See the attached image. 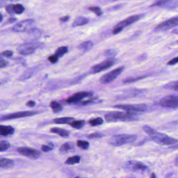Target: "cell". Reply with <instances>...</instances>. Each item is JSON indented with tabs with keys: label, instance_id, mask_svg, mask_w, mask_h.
<instances>
[{
	"label": "cell",
	"instance_id": "obj_1",
	"mask_svg": "<svg viewBox=\"0 0 178 178\" xmlns=\"http://www.w3.org/2000/svg\"><path fill=\"white\" fill-rule=\"evenodd\" d=\"M143 130L148 134L151 139L160 145H173L178 143V141L174 138H171L166 134L157 132L152 127L145 125L143 127Z\"/></svg>",
	"mask_w": 178,
	"mask_h": 178
},
{
	"label": "cell",
	"instance_id": "obj_2",
	"mask_svg": "<svg viewBox=\"0 0 178 178\" xmlns=\"http://www.w3.org/2000/svg\"><path fill=\"white\" fill-rule=\"evenodd\" d=\"M107 122H132L137 121L138 117L135 112L112 111L106 113L105 116Z\"/></svg>",
	"mask_w": 178,
	"mask_h": 178
},
{
	"label": "cell",
	"instance_id": "obj_3",
	"mask_svg": "<svg viewBox=\"0 0 178 178\" xmlns=\"http://www.w3.org/2000/svg\"><path fill=\"white\" fill-rule=\"evenodd\" d=\"M137 138L135 134H119L112 136L109 140V143L114 146H120L132 143Z\"/></svg>",
	"mask_w": 178,
	"mask_h": 178
},
{
	"label": "cell",
	"instance_id": "obj_4",
	"mask_svg": "<svg viewBox=\"0 0 178 178\" xmlns=\"http://www.w3.org/2000/svg\"><path fill=\"white\" fill-rule=\"evenodd\" d=\"M159 104L166 108L178 109V95L166 96L160 100Z\"/></svg>",
	"mask_w": 178,
	"mask_h": 178
},
{
	"label": "cell",
	"instance_id": "obj_5",
	"mask_svg": "<svg viewBox=\"0 0 178 178\" xmlns=\"http://www.w3.org/2000/svg\"><path fill=\"white\" fill-rule=\"evenodd\" d=\"M41 44L35 42H27L20 44L17 49L18 53L20 54L27 55L33 54L35 50L40 47Z\"/></svg>",
	"mask_w": 178,
	"mask_h": 178
},
{
	"label": "cell",
	"instance_id": "obj_6",
	"mask_svg": "<svg viewBox=\"0 0 178 178\" xmlns=\"http://www.w3.org/2000/svg\"><path fill=\"white\" fill-rule=\"evenodd\" d=\"M114 108L125 110L127 112H145L147 110V105L144 103L134 104V105H117L114 106Z\"/></svg>",
	"mask_w": 178,
	"mask_h": 178
},
{
	"label": "cell",
	"instance_id": "obj_7",
	"mask_svg": "<svg viewBox=\"0 0 178 178\" xmlns=\"http://www.w3.org/2000/svg\"><path fill=\"white\" fill-rule=\"evenodd\" d=\"M124 69V66H120L105 74V75L102 76L100 79V82L103 84H108L112 82V81L116 79L121 74Z\"/></svg>",
	"mask_w": 178,
	"mask_h": 178
},
{
	"label": "cell",
	"instance_id": "obj_8",
	"mask_svg": "<svg viewBox=\"0 0 178 178\" xmlns=\"http://www.w3.org/2000/svg\"><path fill=\"white\" fill-rule=\"evenodd\" d=\"M116 59L113 58H110L109 59H106V60L92 66L90 70V72L93 74L98 73L99 72L110 68L114 64H116Z\"/></svg>",
	"mask_w": 178,
	"mask_h": 178
},
{
	"label": "cell",
	"instance_id": "obj_9",
	"mask_svg": "<svg viewBox=\"0 0 178 178\" xmlns=\"http://www.w3.org/2000/svg\"><path fill=\"white\" fill-rule=\"evenodd\" d=\"M176 26H178V16L171 18L158 24V25L155 28L154 31H166Z\"/></svg>",
	"mask_w": 178,
	"mask_h": 178
},
{
	"label": "cell",
	"instance_id": "obj_10",
	"mask_svg": "<svg viewBox=\"0 0 178 178\" xmlns=\"http://www.w3.org/2000/svg\"><path fill=\"white\" fill-rule=\"evenodd\" d=\"M38 112L37 111H20V112H15L12 113L8 114L6 115H3L1 117V121H3L6 120H10L16 119L21 117H27L30 116H34Z\"/></svg>",
	"mask_w": 178,
	"mask_h": 178
},
{
	"label": "cell",
	"instance_id": "obj_11",
	"mask_svg": "<svg viewBox=\"0 0 178 178\" xmlns=\"http://www.w3.org/2000/svg\"><path fill=\"white\" fill-rule=\"evenodd\" d=\"M33 23L34 20L33 19H25L15 25L12 28V30L15 33H23L29 31L31 30L30 27Z\"/></svg>",
	"mask_w": 178,
	"mask_h": 178
},
{
	"label": "cell",
	"instance_id": "obj_12",
	"mask_svg": "<svg viewBox=\"0 0 178 178\" xmlns=\"http://www.w3.org/2000/svg\"><path fill=\"white\" fill-rule=\"evenodd\" d=\"M17 152L23 156L28 158L36 159L41 156V152L36 149L30 147H20L17 148Z\"/></svg>",
	"mask_w": 178,
	"mask_h": 178
},
{
	"label": "cell",
	"instance_id": "obj_13",
	"mask_svg": "<svg viewBox=\"0 0 178 178\" xmlns=\"http://www.w3.org/2000/svg\"><path fill=\"white\" fill-rule=\"evenodd\" d=\"M151 6H157L166 9H175L178 8V0H157Z\"/></svg>",
	"mask_w": 178,
	"mask_h": 178
},
{
	"label": "cell",
	"instance_id": "obj_14",
	"mask_svg": "<svg viewBox=\"0 0 178 178\" xmlns=\"http://www.w3.org/2000/svg\"><path fill=\"white\" fill-rule=\"evenodd\" d=\"M93 95V92L88 91H82L78 92L70 96L66 99V102L68 103H79L85 98L89 97Z\"/></svg>",
	"mask_w": 178,
	"mask_h": 178
},
{
	"label": "cell",
	"instance_id": "obj_15",
	"mask_svg": "<svg viewBox=\"0 0 178 178\" xmlns=\"http://www.w3.org/2000/svg\"><path fill=\"white\" fill-rule=\"evenodd\" d=\"M144 16V14H138V15L131 16L127 19H125L122 20L121 22L119 23L116 26L121 27L124 28L125 27H127L131 24H133L134 23L136 22L138 20H140V19L143 18Z\"/></svg>",
	"mask_w": 178,
	"mask_h": 178
},
{
	"label": "cell",
	"instance_id": "obj_16",
	"mask_svg": "<svg viewBox=\"0 0 178 178\" xmlns=\"http://www.w3.org/2000/svg\"><path fill=\"white\" fill-rule=\"evenodd\" d=\"M128 166L129 168L131 170L134 172L141 171H145L148 169V167L147 166L145 165V164L142 163L141 162H138V161H129L128 162Z\"/></svg>",
	"mask_w": 178,
	"mask_h": 178
},
{
	"label": "cell",
	"instance_id": "obj_17",
	"mask_svg": "<svg viewBox=\"0 0 178 178\" xmlns=\"http://www.w3.org/2000/svg\"><path fill=\"white\" fill-rule=\"evenodd\" d=\"M15 129L13 127L9 125H3L0 126V134L1 136H8L14 134Z\"/></svg>",
	"mask_w": 178,
	"mask_h": 178
},
{
	"label": "cell",
	"instance_id": "obj_18",
	"mask_svg": "<svg viewBox=\"0 0 178 178\" xmlns=\"http://www.w3.org/2000/svg\"><path fill=\"white\" fill-rule=\"evenodd\" d=\"M50 132L52 133L58 134L62 138H68L70 135V132L68 131L59 127H53L50 129Z\"/></svg>",
	"mask_w": 178,
	"mask_h": 178
},
{
	"label": "cell",
	"instance_id": "obj_19",
	"mask_svg": "<svg viewBox=\"0 0 178 178\" xmlns=\"http://www.w3.org/2000/svg\"><path fill=\"white\" fill-rule=\"evenodd\" d=\"M89 22L88 19L85 17H78L74 20L72 24L73 27H76L78 26H83L87 24Z\"/></svg>",
	"mask_w": 178,
	"mask_h": 178
},
{
	"label": "cell",
	"instance_id": "obj_20",
	"mask_svg": "<svg viewBox=\"0 0 178 178\" xmlns=\"http://www.w3.org/2000/svg\"><path fill=\"white\" fill-rule=\"evenodd\" d=\"M74 119L72 117H63L55 118L53 119V122L59 124H68L73 121Z\"/></svg>",
	"mask_w": 178,
	"mask_h": 178
},
{
	"label": "cell",
	"instance_id": "obj_21",
	"mask_svg": "<svg viewBox=\"0 0 178 178\" xmlns=\"http://www.w3.org/2000/svg\"><path fill=\"white\" fill-rule=\"evenodd\" d=\"M14 166L13 160L8 158H1L0 160V167L3 168H11Z\"/></svg>",
	"mask_w": 178,
	"mask_h": 178
},
{
	"label": "cell",
	"instance_id": "obj_22",
	"mask_svg": "<svg viewBox=\"0 0 178 178\" xmlns=\"http://www.w3.org/2000/svg\"><path fill=\"white\" fill-rule=\"evenodd\" d=\"M50 106L51 107L53 113H57L60 112L63 109L62 105L56 101H52L50 103Z\"/></svg>",
	"mask_w": 178,
	"mask_h": 178
},
{
	"label": "cell",
	"instance_id": "obj_23",
	"mask_svg": "<svg viewBox=\"0 0 178 178\" xmlns=\"http://www.w3.org/2000/svg\"><path fill=\"white\" fill-rule=\"evenodd\" d=\"M80 161H81V157L76 155V156L70 157L69 158H68L65 162V164L68 165H73L75 164L79 163Z\"/></svg>",
	"mask_w": 178,
	"mask_h": 178
},
{
	"label": "cell",
	"instance_id": "obj_24",
	"mask_svg": "<svg viewBox=\"0 0 178 178\" xmlns=\"http://www.w3.org/2000/svg\"><path fill=\"white\" fill-rule=\"evenodd\" d=\"M74 148V144L71 142H68L62 145L59 151L62 153L68 152Z\"/></svg>",
	"mask_w": 178,
	"mask_h": 178
},
{
	"label": "cell",
	"instance_id": "obj_25",
	"mask_svg": "<svg viewBox=\"0 0 178 178\" xmlns=\"http://www.w3.org/2000/svg\"><path fill=\"white\" fill-rule=\"evenodd\" d=\"M163 88L167 90H173L178 92V81H173L164 85Z\"/></svg>",
	"mask_w": 178,
	"mask_h": 178
},
{
	"label": "cell",
	"instance_id": "obj_26",
	"mask_svg": "<svg viewBox=\"0 0 178 178\" xmlns=\"http://www.w3.org/2000/svg\"><path fill=\"white\" fill-rule=\"evenodd\" d=\"M103 120L101 117H96L94 119H92L88 121L89 124L92 127H96L98 125H102L103 123Z\"/></svg>",
	"mask_w": 178,
	"mask_h": 178
},
{
	"label": "cell",
	"instance_id": "obj_27",
	"mask_svg": "<svg viewBox=\"0 0 178 178\" xmlns=\"http://www.w3.org/2000/svg\"><path fill=\"white\" fill-rule=\"evenodd\" d=\"M70 124L74 129H80L84 126L85 121L84 120H73Z\"/></svg>",
	"mask_w": 178,
	"mask_h": 178
},
{
	"label": "cell",
	"instance_id": "obj_28",
	"mask_svg": "<svg viewBox=\"0 0 178 178\" xmlns=\"http://www.w3.org/2000/svg\"><path fill=\"white\" fill-rule=\"evenodd\" d=\"M92 47H93L92 42L90 41H87L79 44V49L82 50L84 51H88L90 49H92Z\"/></svg>",
	"mask_w": 178,
	"mask_h": 178
},
{
	"label": "cell",
	"instance_id": "obj_29",
	"mask_svg": "<svg viewBox=\"0 0 178 178\" xmlns=\"http://www.w3.org/2000/svg\"><path fill=\"white\" fill-rule=\"evenodd\" d=\"M68 51V48L65 46H62L57 49L55 51V54L57 57L61 58L63 55H65Z\"/></svg>",
	"mask_w": 178,
	"mask_h": 178
},
{
	"label": "cell",
	"instance_id": "obj_30",
	"mask_svg": "<svg viewBox=\"0 0 178 178\" xmlns=\"http://www.w3.org/2000/svg\"><path fill=\"white\" fill-rule=\"evenodd\" d=\"M146 76H141L136 77H128L126 79L123 80V82L124 84H130V83H134L135 82L140 81L141 79H144Z\"/></svg>",
	"mask_w": 178,
	"mask_h": 178
},
{
	"label": "cell",
	"instance_id": "obj_31",
	"mask_svg": "<svg viewBox=\"0 0 178 178\" xmlns=\"http://www.w3.org/2000/svg\"><path fill=\"white\" fill-rule=\"evenodd\" d=\"M76 145L77 147L83 150H87L89 147V143L88 141L83 140H78L76 141Z\"/></svg>",
	"mask_w": 178,
	"mask_h": 178
},
{
	"label": "cell",
	"instance_id": "obj_32",
	"mask_svg": "<svg viewBox=\"0 0 178 178\" xmlns=\"http://www.w3.org/2000/svg\"><path fill=\"white\" fill-rule=\"evenodd\" d=\"M13 11L17 14H21L25 11V8L21 4H17L13 5Z\"/></svg>",
	"mask_w": 178,
	"mask_h": 178
},
{
	"label": "cell",
	"instance_id": "obj_33",
	"mask_svg": "<svg viewBox=\"0 0 178 178\" xmlns=\"http://www.w3.org/2000/svg\"><path fill=\"white\" fill-rule=\"evenodd\" d=\"M11 146L9 142L5 140H2L0 142V151L1 152L7 151Z\"/></svg>",
	"mask_w": 178,
	"mask_h": 178
},
{
	"label": "cell",
	"instance_id": "obj_34",
	"mask_svg": "<svg viewBox=\"0 0 178 178\" xmlns=\"http://www.w3.org/2000/svg\"><path fill=\"white\" fill-rule=\"evenodd\" d=\"M88 10L92 12L98 16H101L103 14L101 9L98 6H92V7L88 8Z\"/></svg>",
	"mask_w": 178,
	"mask_h": 178
},
{
	"label": "cell",
	"instance_id": "obj_35",
	"mask_svg": "<svg viewBox=\"0 0 178 178\" xmlns=\"http://www.w3.org/2000/svg\"><path fill=\"white\" fill-rule=\"evenodd\" d=\"M117 51L115 49L107 50L105 52V54L106 57L113 58L117 54Z\"/></svg>",
	"mask_w": 178,
	"mask_h": 178
},
{
	"label": "cell",
	"instance_id": "obj_36",
	"mask_svg": "<svg viewBox=\"0 0 178 178\" xmlns=\"http://www.w3.org/2000/svg\"><path fill=\"white\" fill-rule=\"evenodd\" d=\"M103 136V134H101L100 133L95 132L88 135V138L89 139H96L102 138Z\"/></svg>",
	"mask_w": 178,
	"mask_h": 178
},
{
	"label": "cell",
	"instance_id": "obj_37",
	"mask_svg": "<svg viewBox=\"0 0 178 178\" xmlns=\"http://www.w3.org/2000/svg\"><path fill=\"white\" fill-rule=\"evenodd\" d=\"M58 59H59V57H57L55 54L53 55H50L48 57V61L52 64H54L55 63H57L58 61Z\"/></svg>",
	"mask_w": 178,
	"mask_h": 178
},
{
	"label": "cell",
	"instance_id": "obj_38",
	"mask_svg": "<svg viewBox=\"0 0 178 178\" xmlns=\"http://www.w3.org/2000/svg\"><path fill=\"white\" fill-rule=\"evenodd\" d=\"M53 147V145H43L42 146H41V150H42V152H50V151L52 150Z\"/></svg>",
	"mask_w": 178,
	"mask_h": 178
},
{
	"label": "cell",
	"instance_id": "obj_39",
	"mask_svg": "<svg viewBox=\"0 0 178 178\" xmlns=\"http://www.w3.org/2000/svg\"><path fill=\"white\" fill-rule=\"evenodd\" d=\"M96 100H97V98H94L92 99H88L85 101H82V103H80V105L82 106H86V105H89V104H91L92 103H94L95 102Z\"/></svg>",
	"mask_w": 178,
	"mask_h": 178
},
{
	"label": "cell",
	"instance_id": "obj_40",
	"mask_svg": "<svg viewBox=\"0 0 178 178\" xmlns=\"http://www.w3.org/2000/svg\"><path fill=\"white\" fill-rule=\"evenodd\" d=\"M13 52L11 50H6V51L2 52L1 55V56L6 57V58H10L13 55Z\"/></svg>",
	"mask_w": 178,
	"mask_h": 178
},
{
	"label": "cell",
	"instance_id": "obj_41",
	"mask_svg": "<svg viewBox=\"0 0 178 178\" xmlns=\"http://www.w3.org/2000/svg\"><path fill=\"white\" fill-rule=\"evenodd\" d=\"M13 4H9V5H8L5 7L6 11L11 15L14 14V12L13 11Z\"/></svg>",
	"mask_w": 178,
	"mask_h": 178
},
{
	"label": "cell",
	"instance_id": "obj_42",
	"mask_svg": "<svg viewBox=\"0 0 178 178\" xmlns=\"http://www.w3.org/2000/svg\"><path fill=\"white\" fill-rule=\"evenodd\" d=\"M178 63V57H176L170 60V61H168L167 63V65H174Z\"/></svg>",
	"mask_w": 178,
	"mask_h": 178
},
{
	"label": "cell",
	"instance_id": "obj_43",
	"mask_svg": "<svg viewBox=\"0 0 178 178\" xmlns=\"http://www.w3.org/2000/svg\"><path fill=\"white\" fill-rule=\"evenodd\" d=\"M123 28L121 27H119V26H116V27L114 28V30L112 31V33L113 35H117L118 33H120V32H121L123 30Z\"/></svg>",
	"mask_w": 178,
	"mask_h": 178
},
{
	"label": "cell",
	"instance_id": "obj_44",
	"mask_svg": "<svg viewBox=\"0 0 178 178\" xmlns=\"http://www.w3.org/2000/svg\"><path fill=\"white\" fill-rule=\"evenodd\" d=\"M9 65V62L8 61H6L5 60L3 59H1V62H0V66H1V68H5L6 66H8Z\"/></svg>",
	"mask_w": 178,
	"mask_h": 178
},
{
	"label": "cell",
	"instance_id": "obj_45",
	"mask_svg": "<svg viewBox=\"0 0 178 178\" xmlns=\"http://www.w3.org/2000/svg\"><path fill=\"white\" fill-rule=\"evenodd\" d=\"M17 19H15L14 17H11V18H9V19H8L6 22L4 24H3V25H8V24H12L13 23L15 22L16 21Z\"/></svg>",
	"mask_w": 178,
	"mask_h": 178
},
{
	"label": "cell",
	"instance_id": "obj_46",
	"mask_svg": "<svg viewBox=\"0 0 178 178\" xmlns=\"http://www.w3.org/2000/svg\"><path fill=\"white\" fill-rule=\"evenodd\" d=\"M26 105L29 107H33L36 105V102L33 100H30L26 103Z\"/></svg>",
	"mask_w": 178,
	"mask_h": 178
},
{
	"label": "cell",
	"instance_id": "obj_47",
	"mask_svg": "<svg viewBox=\"0 0 178 178\" xmlns=\"http://www.w3.org/2000/svg\"><path fill=\"white\" fill-rule=\"evenodd\" d=\"M70 19V16H65L63 17L60 19V21H61L62 22H66L68 19Z\"/></svg>",
	"mask_w": 178,
	"mask_h": 178
},
{
	"label": "cell",
	"instance_id": "obj_48",
	"mask_svg": "<svg viewBox=\"0 0 178 178\" xmlns=\"http://www.w3.org/2000/svg\"><path fill=\"white\" fill-rule=\"evenodd\" d=\"M174 163L176 167H178V156H176V158L174 160Z\"/></svg>",
	"mask_w": 178,
	"mask_h": 178
},
{
	"label": "cell",
	"instance_id": "obj_49",
	"mask_svg": "<svg viewBox=\"0 0 178 178\" xmlns=\"http://www.w3.org/2000/svg\"><path fill=\"white\" fill-rule=\"evenodd\" d=\"M5 1H9V2H17V1H19L20 0H5Z\"/></svg>",
	"mask_w": 178,
	"mask_h": 178
},
{
	"label": "cell",
	"instance_id": "obj_50",
	"mask_svg": "<svg viewBox=\"0 0 178 178\" xmlns=\"http://www.w3.org/2000/svg\"><path fill=\"white\" fill-rule=\"evenodd\" d=\"M150 177H151V178H156V176L155 175L154 173H152V174H151Z\"/></svg>",
	"mask_w": 178,
	"mask_h": 178
},
{
	"label": "cell",
	"instance_id": "obj_51",
	"mask_svg": "<svg viewBox=\"0 0 178 178\" xmlns=\"http://www.w3.org/2000/svg\"><path fill=\"white\" fill-rule=\"evenodd\" d=\"M2 19H3V15L2 14H1V22H2Z\"/></svg>",
	"mask_w": 178,
	"mask_h": 178
},
{
	"label": "cell",
	"instance_id": "obj_52",
	"mask_svg": "<svg viewBox=\"0 0 178 178\" xmlns=\"http://www.w3.org/2000/svg\"><path fill=\"white\" fill-rule=\"evenodd\" d=\"M112 1H117V0H112Z\"/></svg>",
	"mask_w": 178,
	"mask_h": 178
}]
</instances>
